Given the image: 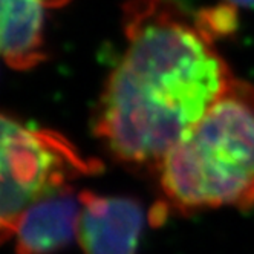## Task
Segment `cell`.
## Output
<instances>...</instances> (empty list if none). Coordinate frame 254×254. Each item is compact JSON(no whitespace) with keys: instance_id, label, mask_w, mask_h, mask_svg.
I'll return each mask as SVG.
<instances>
[{"instance_id":"obj_5","label":"cell","mask_w":254,"mask_h":254,"mask_svg":"<svg viewBox=\"0 0 254 254\" xmlns=\"http://www.w3.org/2000/svg\"><path fill=\"white\" fill-rule=\"evenodd\" d=\"M81 199L72 186L31 204L15 227V254H56L64 250L78 230Z\"/></svg>"},{"instance_id":"obj_4","label":"cell","mask_w":254,"mask_h":254,"mask_svg":"<svg viewBox=\"0 0 254 254\" xmlns=\"http://www.w3.org/2000/svg\"><path fill=\"white\" fill-rule=\"evenodd\" d=\"M77 238L84 254H138L146 214L139 202L123 196L80 193Z\"/></svg>"},{"instance_id":"obj_2","label":"cell","mask_w":254,"mask_h":254,"mask_svg":"<svg viewBox=\"0 0 254 254\" xmlns=\"http://www.w3.org/2000/svg\"><path fill=\"white\" fill-rule=\"evenodd\" d=\"M162 199L152 219L172 211L254 205V86L234 78L155 170Z\"/></svg>"},{"instance_id":"obj_1","label":"cell","mask_w":254,"mask_h":254,"mask_svg":"<svg viewBox=\"0 0 254 254\" xmlns=\"http://www.w3.org/2000/svg\"><path fill=\"white\" fill-rule=\"evenodd\" d=\"M123 32L126 48L103 86L94 132L121 164L155 172L234 75L217 39L175 0H127Z\"/></svg>"},{"instance_id":"obj_7","label":"cell","mask_w":254,"mask_h":254,"mask_svg":"<svg viewBox=\"0 0 254 254\" xmlns=\"http://www.w3.org/2000/svg\"><path fill=\"white\" fill-rule=\"evenodd\" d=\"M227 3L236 6V8H248L254 6V0H225Z\"/></svg>"},{"instance_id":"obj_3","label":"cell","mask_w":254,"mask_h":254,"mask_svg":"<svg viewBox=\"0 0 254 254\" xmlns=\"http://www.w3.org/2000/svg\"><path fill=\"white\" fill-rule=\"evenodd\" d=\"M98 170L62 133L0 112V244L31 204Z\"/></svg>"},{"instance_id":"obj_6","label":"cell","mask_w":254,"mask_h":254,"mask_svg":"<svg viewBox=\"0 0 254 254\" xmlns=\"http://www.w3.org/2000/svg\"><path fill=\"white\" fill-rule=\"evenodd\" d=\"M69 0H0V59L12 69H32L46 59L45 28L52 9Z\"/></svg>"}]
</instances>
